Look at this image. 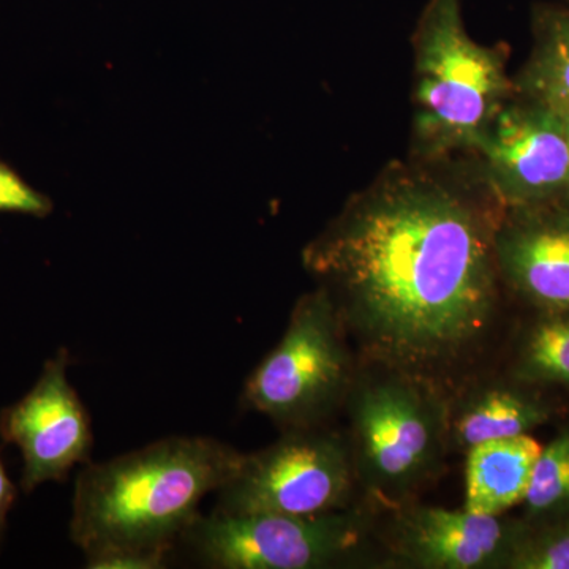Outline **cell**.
<instances>
[{"label": "cell", "instance_id": "obj_7", "mask_svg": "<svg viewBox=\"0 0 569 569\" xmlns=\"http://www.w3.org/2000/svg\"><path fill=\"white\" fill-rule=\"evenodd\" d=\"M367 511L331 515L200 516L181 541L201 563L216 569H321L353 560L369 535Z\"/></svg>", "mask_w": 569, "mask_h": 569}, {"label": "cell", "instance_id": "obj_10", "mask_svg": "<svg viewBox=\"0 0 569 569\" xmlns=\"http://www.w3.org/2000/svg\"><path fill=\"white\" fill-rule=\"evenodd\" d=\"M391 512L387 549L396 563L407 568L508 569L526 529L523 520L467 509L410 503Z\"/></svg>", "mask_w": 569, "mask_h": 569}, {"label": "cell", "instance_id": "obj_1", "mask_svg": "<svg viewBox=\"0 0 569 569\" xmlns=\"http://www.w3.org/2000/svg\"><path fill=\"white\" fill-rule=\"evenodd\" d=\"M500 217L430 176L392 171L307 247L305 264L367 359L445 389L493 331Z\"/></svg>", "mask_w": 569, "mask_h": 569}, {"label": "cell", "instance_id": "obj_2", "mask_svg": "<svg viewBox=\"0 0 569 569\" xmlns=\"http://www.w3.org/2000/svg\"><path fill=\"white\" fill-rule=\"evenodd\" d=\"M238 449L211 437H168L81 468L70 538L93 569L163 568L200 505L241 463Z\"/></svg>", "mask_w": 569, "mask_h": 569}, {"label": "cell", "instance_id": "obj_5", "mask_svg": "<svg viewBox=\"0 0 569 569\" xmlns=\"http://www.w3.org/2000/svg\"><path fill=\"white\" fill-rule=\"evenodd\" d=\"M348 336L318 287L296 302L280 342L246 381V407L287 430L320 426L355 383Z\"/></svg>", "mask_w": 569, "mask_h": 569}, {"label": "cell", "instance_id": "obj_4", "mask_svg": "<svg viewBox=\"0 0 569 569\" xmlns=\"http://www.w3.org/2000/svg\"><path fill=\"white\" fill-rule=\"evenodd\" d=\"M378 367V366H377ZM359 488L395 511L413 503L449 449V397L421 378L378 367L347 396Z\"/></svg>", "mask_w": 569, "mask_h": 569}, {"label": "cell", "instance_id": "obj_12", "mask_svg": "<svg viewBox=\"0 0 569 569\" xmlns=\"http://www.w3.org/2000/svg\"><path fill=\"white\" fill-rule=\"evenodd\" d=\"M556 410L537 395L508 385H479L449 399V449L468 451L498 438L527 436Z\"/></svg>", "mask_w": 569, "mask_h": 569}, {"label": "cell", "instance_id": "obj_8", "mask_svg": "<svg viewBox=\"0 0 569 569\" xmlns=\"http://www.w3.org/2000/svg\"><path fill=\"white\" fill-rule=\"evenodd\" d=\"M477 153L486 187L503 209L569 197L567 122L559 112L522 97L509 100Z\"/></svg>", "mask_w": 569, "mask_h": 569}, {"label": "cell", "instance_id": "obj_15", "mask_svg": "<svg viewBox=\"0 0 569 569\" xmlns=\"http://www.w3.org/2000/svg\"><path fill=\"white\" fill-rule=\"evenodd\" d=\"M512 376L522 385L569 387V312H541L520 340Z\"/></svg>", "mask_w": 569, "mask_h": 569}, {"label": "cell", "instance_id": "obj_18", "mask_svg": "<svg viewBox=\"0 0 569 569\" xmlns=\"http://www.w3.org/2000/svg\"><path fill=\"white\" fill-rule=\"evenodd\" d=\"M52 208L47 194L33 189L10 164L0 160V212L47 217Z\"/></svg>", "mask_w": 569, "mask_h": 569}, {"label": "cell", "instance_id": "obj_9", "mask_svg": "<svg viewBox=\"0 0 569 569\" xmlns=\"http://www.w3.org/2000/svg\"><path fill=\"white\" fill-rule=\"evenodd\" d=\"M69 365V351L61 348L44 362L31 391L0 411V438L21 452L24 492L66 481L74 466L91 462V418L70 385Z\"/></svg>", "mask_w": 569, "mask_h": 569}, {"label": "cell", "instance_id": "obj_13", "mask_svg": "<svg viewBox=\"0 0 569 569\" xmlns=\"http://www.w3.org/2000/svg\"><path fill=\"white\" fill-rule=\"evenodd\" d=\"M541 449L530 433L468 449L463 509L475 515L503 516L522 503Z\"/></svg>", "mask_w": 569, "mask_h": 569}, {"label": "cell", "instance_id": "obj_14", "mask_svg": "<svg viewBox=\"0 0 569 569\" xmlns=\"http://www.w3.org/2000/svg\"><path fill=\"white\" fill-rule=\"evenodd\" d=\"M516 93L569 116V11L541 7L535 13V44L515 81Z\"/></svg>", "mask_w": 569, "mask_h": 569}, {"label": "cell", "instance_id": "obj_19", "mask_svg": "<svg viewBox=\"0 0 569 569\" xmlns=\"http://www.w3.org/2000/svg\"><path fill=\"white\" fill-rule=\"evenodd\" d=\"M14 500H17V488L7 475L2 451H0V549H2L3 538H6L7 519H9Z\"/></svg>", "mask_w": 569, "mask_h": 569}, {"label": "cell", "instance_id": "obj_11", "mask_svg": "<svg viewBox=\"0 0 569 569\" xmlns=\"http://www.w3.org/2000/svg\"><path fill=\"white\" fill-rule=\"evenodd\" d=\"M498 274L541 312H569V198L505 209L496 230Z\"/></svg>", "mask_w": 569, "mask_h": 569}, {"label": "cell", "instance_id": "obj_20", "mask_svg": "<svg viewBox=\"0 0 569 569\" xmlns=\"http://www.w3.org/2000/svg\"><path fill=\"white\" fill-rule=\"evenodd\" d=\"M563 118H565V122H567V132H568V142H569V116H563Z\"/></svg>", "mask_w": 569, "mask_h": 569}, {"label": "cell", "instance_id": "obj_16", "mask_svg": "<svg viewBox=\"0 0 569 569\" xmlns=\"http://www.w3.org/2000/svg\"><path fill=\"white\" fill-rule=\"evenodd\" d=\"M522 503L529 526L569 518V426L539 452Z\"/></svg>", "mask_w": 569, "mask_h": 569}, {"label": "cell", "instance_id": "obj_3", "mask_svg": "<svg viewBox=\"0 0 569 569\" xmlns=\"http://www.w3.org/2000/svg\"><path fill=\"white\" fill-rule=\"evenodd\" d=\"M415 144L427 159L477 152L516 92L503 56L471 39L462 0H429L415 33Z\"/></svg>", "mask_w": 569, "mask_h": 569}, {"label": "cell", "instance_id": "obj_6", "mask_svg": "<svg viewBox=\"0 0 569 569\" xmlns=\"http://www.w3.org/2000/svg\"><path fill=\"white\" fill-rule=\"evenodd\" d=\"M356 478L350 443L320 427L287 430L271 447L242 455L219 490L216 511L230 515H331L353 507Z\"/></svg>", "mask_w": 569, "mask_h": 569}, {"label": "cell", "instance_id": "obj_17", "mask_svg": "<svg viewBox=\"0 0 569 569\" xmlns=\"http://www.w3.org/2000/svg\"><path fill=\"white\" fill-rule=\"evenodd\" d=\"M508 569H569V518L526 523Z\"/></svg>", "mask_w": 569, "mask_h": 569}]
</instances>
